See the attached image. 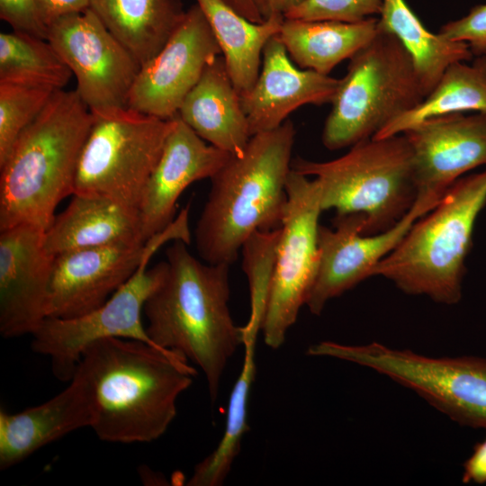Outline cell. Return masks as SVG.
<instances>
[{
	"label": "cell",
	"instance_id": "obj_18",
	"mask_svg": "<svg viewBox=\"0 0 486 486\" xmlns=\"http://www.w3.org/2000/svg\"><path fill=\"white\" fill-rule=\"evenodd\" d=\"M230 154L206 144L178 115L160 158L143 191L139 207L141 238H150L176 219V202L194 182L213 176Z\"/></svg>",
	"mask_w": 486,
	"mask_h": 486
},
{
	"label": "cell",
	"instance_id": "obj_23",
	"mask_svg": "<svg viewBox=\"0 0 486 486\" xmlns=\"http://www.w3.org/2000/svg\"><path fill=\"white\" fill-rule=\"evenodd\" d=\"M89 8L140 67L159 52L186 13L180 0H89Z\"/></svg>",
	"mask_w": 486,
	"mask_h": 486
},
{
	"label": "cell",
	"instance_id": "obj_16",
	"mask_svg": "<svg viewBox=\"0 0 486 486\" xmlns=\"http://www.w3.org/2000/svg\"><path fill=\"white\" fill-rule=\"evenodd\" d=\"M0 231V334L32 336L47 318L55 256L44 246L45 231L37 227Z\"/></svg>",
	"mask_w": 486,
	"mask_h": 486
},
{
	"label": "cell",
	"instance_id": "obj_22",
	"mask_svg": "<svg viewBox=\"0 0 486 486\" xmlns=\"http://www.w3.org/2000/svg\"><path fill=\"white\" fill-rule=\"evenodd\" d=\"M139 243H146L139 212L94 194H75L44 234V246L54 256L81 248Z\"/></svg>",
	"mask_w": 486,
	"mask_h": 486
},
{
	"label": "cell",
	"instance_id": "obj_3",
	"mask_svg": "<svg viewBox=\"0 0 486 486\" xmlns=\"http://www.w3.org/2000/svg\"><path fill=\"white\" fill-rule=\"evenodd\" d=\"M295 134L293 123L286 120L251 136L244 153L230 155L210 178L195 228L196 249L206 263L230 266L254 232L282 227Z\"/></svg>",
	"mask_w": 486,
	"mask_h": 486
},
{
	"label": "cell",
	"instance_id": "obj_14",
	"mask_svg": "<svg viewBox=\"0 0 486 486\" xmlns=\"http://www.w3.org/2000/svg\"><path fill=\"white\" fill-rule=\"evenodd\" d=\"M221 54L199 5H192L159 52L140 67L128 108L165 120L175 118L206 67Z\"/></svg>",
	"mask_w": 486,
	"mask_h": 486
},
{
	"label": "cell",
	"instance_id": "obj_38",
	"mask_svg": "<svg viewBox=\"0 0 486 486\" xmlns=\"http://www.w3.org/2000/svg\"><path fill=\"white\" fill-rule=\"evenodd\" d=\"M238 14L255 23H261L265 20L260 14L256 0H222Z\"/></svg>",
	"mask_w": 486,
	"mask_h": 486
},
{
	"label": "cell",
	"instance_id": "obj_21",
	"mask_svg": "<svg viewBox=\"0 0 486 486\" xmlns=\"http://www.w3.org/2000/svg\"><path fill=\"white\" fill-rule=\"evenodd\" d=\"M177 115L203 140L232 156H241L251 138L240 94L221 55L206 67Z\"/></svg>",
	"mask_w": 486,
	"mask_h": 486
},
{
	"label": "cell",
	"instance_id": "obj_27",
	"mask_svg": "<svg viewBox=\"0 0 486 486\" xmlns=\"http://www.w3.org/2000/svg\"><path fill=\"white\" fill-rule=\"evenodd\" d=\"M467 111L486 112V55L476 57L471 65L463 61L451 64L418 105L392 120L372 138L401 134L428 118Z\"/></svg>",
	"mask_w": 486,
	"mask_h": 486
},
{
	"label": "cell",
	"instance_id": "obj_32",
	"mask_svg": "<svg viewBox=\"0 0 486 486\" xmlns=\"http://www.w3.org/2000/svg\"><path fill=\"white\" fill-rule=\"evenodd\" d=\"M382 0H302L286 14V19L304 21L361 22L380 14Z\"/></svg>",
	"mask_w": 486,
	"mask_h": 486
},
{
	"label": "cell",
	"instance_id": "obj_33",
	"mask_svg": "<svg viewBox=\"0 0 486 486\" xmlns=\"http://www.w3.org/2000/svg\"><path fill=\"white\" fill-rule=\"evenodd\" d=\"M438 34L467 43L475 57L486 55V4H478L466 16L444 24Z\"/></svg>",
	"mask_w": 486,
	"mask_h": 486
},
{
	"label": "cell",
	"instance_id": "obj_6",
	"mask_svg": "<svg viewBox=\"0 0 486 486\" xmlns=\"http://www.w3.org/2000/svg\"><path fill=\"white\" fill-rule=\"evenodd\" d=\"M291 168L315 177L322 211L334 209L337 215L364 214L363 235L377 234L394 226L410 210L417 196L412 151L402 133L362 140L330 161L297 157L292 158Z\"/></svg>",
	"mask_w": 486,
	"mask_h": 486
},
{
	"label": "cell",
	"instance_id": "obj_11",
	"mask_svg": "<svg viewBox=\"0 0 486 486\" xmlns=\"http://www.w3.org/2000/svg\"><path fill=\"white\" fill-rule=\"evenodd\" d=\"M287 202L277 241L273 275L261 331L266 345L279 348L295 323L314 284L320 262L318 182L291 169Z\"/></svg>",
	"mask_w": 486,
	"mask_h": 486
},
{
	"label": "cell",
	"instance_id": "obj_4",
	"mask_svg": "<svg viewBox=\"0 0 486 486\" xmlns=\"http://www.w3.org/2000/svg\"><path fill=\"white\" fill-rule=\"evenodd\" d=\"M92 121L76 89L54 92L0 165V230L22 224L48 230L58 203L74 194Z\"/></svg>",
	"mask_w": 486,
	"mask_h": 486
},
{
	"label": "cell",
	"instance_id": "obj_12",
	"mask_svg": "<svg viewBox=\"0 0 486 486\" xmlns=\"http://www.w3.org/2000/svg\"><path fill=\"white\" fill-rule=\"evenodd\" d=\"M47 40L75 76L76 91L92 112L128 107L140 65L90 8L51 23Z\"/></svg>",
	"mask_w": 486,
	"mask_h": 486
},
{
	"label": "cell",
	"instance_id": "obj_36",
	"mask_svg": "<svg viewBox=\"0 0 486 486\" xmlns=\"http://www.w3.org/2000/svg\"><path fill=\"white\" fill-rule=\"evenodd\" d=\"M464 468V482H486V438L475 446Z\"/></svg>",
	"mask_w": 486,
	"mask_h": 486
},
{
	"label": "cell",
	"instance_id": "obj_31",
	"mask_svg": "<svg viewBox=\"0 0 486 486\" xmlns=\"http://www.w3.org/2000/svg\"><path fill=\"white\" fill-rule=\"evenodd\" d=\"M280 232L281 228L272 231H256L241 248L244 269L250 285L251 310L248 320L260 326L266 312Z\"/></svg>",
	"mask_w": 486,
	"mask_h": 486
},
{
	"label": "cell",
	"instance_id": "obj_30",
	"mask_svg": "<svg viewBox=\"0 0 486 486\" xmlns=\"http://www.w3.org/2000/svg\"><path fill=\"white\" fill-rule=\"evenodd\" d=\"M57 90L43 85L0 80V165Z\"/></svg>",
	"mask_w": 486,
	"mask_h": 486
},
{
	"label": "cell",
	"instance_id": "obj_37",
	"mask_svg": "<svg viewBox=\"0 0 486 486\" xmlns=\"http://www.w3.org/2000/svg\"><path fill=\"white\" fill-rule=\"evenodd\" d=\"M302 0H256V6L263 19L273 15H284L289 10Z\"/></svg>",
	"mask_w": 486,
	"mask_h": 486
},
{
	"label": "cell",
	"instance_id": "obj_26",
	"mask_svg": "<svg viewBox=\"0 0 486 486\" xmlns=\"http://www.w3.org/2000/svg\"><path fill=\"white\" fill-rule=\"evenodd\" d=\"M378 28L392 33L410 53L427 96L453 63L472 58L469 45L427 30L405 0H382Z\"/></svg>",
	"mask_w": 486,
	"mask_h": 486
},
{
	"label": "cell",
	"instance_id": "obj_5",
	"mask_svg": "<svg viewBox=\"0 0 486 486\" xmlns=\"http://www.w3.org/2000/svg\"><path fill=\"white\" fill-rule=\"evenodd\" d=\"M485 204L486 168L460 177L376 265L373 276L392 281L407 294L457 303L474 224Z\"/></svg>",
	"mask_w": 486,
	"mask_h": 486
},
{
	"label": "cell",
	"instance_id": "obj_28",
	"mask_svg": "<svg viewBox=\"0 0 486 486\" xmlns=\"http://www.w3.org/2000/svg\"><path fill=\"white\" fill-rule=\"evenodd\" d=\"M259 331L242 327L244 360L240 374L230 395L223 436L212 454L194 467L189 486H220L227 479L241 449L247 422L248 402L256 374L255 350Z\"/></svg>",
	"mask_w": 486,
	"mask_h": 486
},
{
	"label": "cell",
	"instance_id": "obj_9",
	"mask_svg": "<svg viewBox=\"0 0 486 486\" xmlns=\"http://www.w3.org/2000/svg\"><path fill=\"white\" fill-rule=\"evenodd\" d=\"M307 353L370 368L414 391L459 424L486 429V358L429 357L377 342L321 341Z\"/></svg>",
	"mask_w": 486,
	"mask_h": 486
},
{
	"label": "cell",
	"instance_id": "obj_8",
	"mask_svg": "<svg viewBox=\"0 0 486 486\" xmlns=\"http://www.w3.org/2000/svg\"><path fill=\"white\" fill-rule=\"evenodd\" d=\"M92 114L74 194L104 196L139 212L174 118L165 120L128 107Z\"/></svg>",
	"mask_w": 486,
	"mask_h": 486
},
{
	"label": "cell",
	"instance_id": "obj_20",
	"mask_svg": "<svg viewBox=\"0 0 486 486\" xmlns=\"http://www.w3.org/2000/svg\"><path fill=\"white\" fill-rule=\"evenodd\" d=\"M68 385L47 401L17 413L0 410V469L18 464L41 447L93 421L92 400L75 373Z\"/></svg>",
	"mask_w": 486,
	"mask_h": 486
},
{
	"label": "cell",
	"instance_id": "obj_17",
	"mask_svg": "<svg viewBox=\"0 0 486 486\" xmlns=\"http://www.w3.org/2000/svg\"><path fill=\"white\" fill-rule=\"evenodd\" d=\"M148 242L81 248L55 256L47 317L74 318L108 301L134 274Z\"/></svg>",
	"mask_w": 486,
	"mask_h": 486
},
{
	"label": "cell",
	"instance_id": "obj_34",
	"mask_svg": "<svg viewBox=\"0 0 486 486\" xmlns=\"http://www.w3.org/2000/svg\"><path fill=\"white\" fill-rule=\"evenodd\" d=\"M0 18L15 32L47 40L49 29L41 21L34 0H0Z\"/></svg>",
	"mask_w": 486,
	"mask_h": 486
},
{
	"label": "cell",
	"instance_id": "obj_19",
	"mask_svg": "<svg viewBox=\"0 0 486 486\" xmlns=\"http://www.w3.org/2000/svg\"><path fill=\"white\" fill-rule=\"evenodd\" d=\"M262 56L256 83L240 95L251 136L278 128L302 105L332 102L340 79L297 68L277 35L268 40Z\"/></svg>",
	"mask_w": 486,
	"mask_h": 486
},
{
	"label": "cell",
	"instance_id": "obj_10",
	"mask_svg": "<svg viewBox=\"0 0 486 486\" xmlns=\"http://www.w3.org/2000/svg\"><path fill=\"white\" fill-rule=\"evenodd\" d=\"M171 238L167 230L150 238L137 270L99 308L74 318L47 317L42 321L32 335V349L49 357L58 380L69 382L85 351L98 340L122 338L157 346L147 333L142 314L147 299L160 281L164 261L151 268L148 264L155 252Z\"/></svg>",
	"mask_w": 486,
	"mask_h": 486
},
{
	"label": "cell",
	"instance_id": "obj_35",
	"mask_svg": "<svg viewBox=\"0 0 486 486\" xmlns=\"http://www.w3.org/2000/svg\"><path fill=\"white\" fill-rule=\"evenodd\" d=\"M39 15L48 27L61 17L89 8V0H34Z\"/></svg>",
	"mask_w": 486,
	"mask_h": 486
},
{
	"label": "cell",
	"instance_id": "obj_29",
	"mask_svg": "<svg viewBox=\"0 0 486 486\" xmlns=\"http://www.w3.org/2000/svg\"><path fill=\"white\" fill-rule=\"evenodd\" d=\"M72 72L46 39L20 32L0 34V80L63 89Z\"/></svg>",
	"mask_w": 486,
	"mask_h": 486
},
{
	"label": "cell",
	"instance_id": "obj_25",
	"mask_svg": "<svg viewBox=\"0 0 486 486\" xmlns=\"http://www.w3.org/2000/svg\"><path fill=\"white\" fill-rule=\"evenodd\" d=\"M220 48L232 83L241 95L256 83L266 43L276 36L284 15H273L261 23L246 19L222 0H196Z\"/></svg>",
	"mask_w": 486,
	"mask_h": 486
},
{
	"label": "cell",
	"instance_id": "obj_24",
	"mask_svg": "<svg viewBox=\"0 0 486 486\" xmlns=\"http://www.w3.org/2000/svg\"><path fill=\"white\" fill-rule=\"evenodd\" d=\"M377 32L378 19L372 17L357 22L284 18L277 37L301 68L328 75L368 44Z\"/></svg>",
	"mask_w": 486,
	"mask_h": 486
},
{
	"label": "cell",
	"instance_id": "obj_15",
	"mask_svg": "<svg viewBox=\"0 0 486 486\" xmlns=\"http://www.w3.org/2000/svg\"><path fill=\"white\" fill-rule=\"evenodd\" d=\"M416 199L437 204L464 173L486 166V112L428 118L405 130Z\"/></svg>",
	"mask_w": 486,
	"mask_h": 486
},
{
	"label": "cell",
	"instance_id": "obj_13",
	"mask_svg": "<svg viewBox=\"0 0 486 486\" xmlns=\"http://www.w3.org/2000/svg\"><path fill=\"white\" fill-rule=\"evenodd\" d=\"M434 207L416 199L394 226L373 235L362 234L365 216L361 213L336 215L332 229L320 224L319 267L305 303L310 311L320 315L329 300L373 276L376 265L398 246L414 222Z\"/></svg>",
	"mask_w": 486,
	"mask_h": 486
},
{
	"label": "cell",
	"instance_id": "obj_7",
	"mask_svg": "<svg viewBox=\"0 0 486 486\" xmlns=\"http://www.w3.org/2000/svg\"><path fill=\"white\" fill-rule=\"evenodd\" d=\"M425 97L408 50L396 36L378 28L349 59L330 103L322 144L338 150L370 139Z\"/></svg>",
	"mask_w": 486,
	"mask_h": 486
},
{
	"label": "cell",
	"instance_id": "obj_1",
	"mask_svg": "<svg viewBox=\"0 0 486 486\" xmlns=\"http://www.w3.org/2000/svg\"><path fill=\"white\" fill-rule=\"evenodd\" d=\"M75 373L87 386L93 408L90 428L96 436L132 444L164 435L176 418L178 397L192 385L197 371L173 351L109 338L85 351Z\"/></svg>",
	"mask_w": 486,
	"mask_h": 486
},
{
	"label": "cell",
	"instance_id": "obj_2",
	"mask_svg": "<svg viewBox=\"0 0 486 486\" xmlns=\"http://www.w3.org/2000/svg\"><path fill=\"white\" fill-rule=\"evenodd\" d=\"M166 257L144 306L146 330L157 346L202 370L214 403L227 364L243 345L229 307L230 266L200 262L182 240H173Z\"/></svg>",
	"mask_w": 486,
	"mask_h": 486
}]
</instances>
